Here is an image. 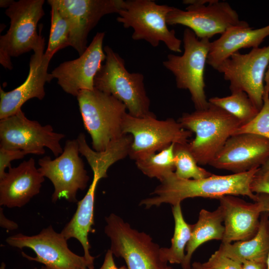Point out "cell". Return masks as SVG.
Masks as SVG:
<instances>
[{"instance_id": "52a82bcc", "label": "cell", "mask_w": 269, "mask_h": 269, "mask_svg": "<svg viewBox=\"0 0 269 269\" xmlns=\"http://www.w3.org/2000/svg\"><path fill=\"white\" fill-rule=\"evenodd\" d=\"M173 7L151 0H124L117 20L125 28L133 29V39L144 40L154 47L163 42L170 50L181 53L182 41L174 29L168 28L166 22Z\"/></svg>"}, {"instance_id": "4dcf8cb0", "label": "cell", "mask_w": 269, "mask_h": 269, "mask_svg": "<svg viewBox=\"0 0 269 269\" xmlns=\"http://www.w3.org/2000/svg\"><path fill=\"white\" fill-rule=\"evenodd\" d=\"M265 83L262 108L251 121L240 127L233 135L251 133L269 140V66L265 74Z\"/></svg>"}, {"instance_id": "8992f818", "label": "cell", "mask_w": 269, "mask_h": 269, "mask_svg": "<svg viewBox=\"0 0 269 269\" xmlns=\"http://www.w3.org/2000/svg\"><path fill=\"white\" fill-rule=\"evenodd\" d=\"M182 41L183 54H168L163 65L174 76L176 87L189 92L195 109H206L210 103L205 92L204 71L211 42L199 39L188 28L183 32Z\"/></svg>"}, {"instance_id": "d590c367", "label": "cell", "mask_w": 269, "mask_h": 269, "mask_svg": "<svg viewBox=\"0 0 269 269\" xmlns=\"http://www.w3.org/2000/svg\"><path fill=\"white\" fill-rule=\"evenodd\" d=\"M0 226L8 230H14L18 228V224L7 218L3 214V208H0Z\"/></svg>"}, {"instance_id": "3957f363", "label": "cell", "mask_w": 269, "mask_h": 269, "mask_svg": "<svg viewBox=\"0 0 269 269\" xmlns=\"http://www.w3.org/2000/svg\"><path fill=\"white\" fill-rule=\"evenodd\" d=\"M106 59L94 80V88L112 95L126 107L128 113L135 117L154 114L150 111V101L140 73H130L120 55L111 47L104 48Z\"/></svg>"}, {"instance_id": "603a6c76", "label": "cell", "mask_w": 269, "mask_h": 269, "mask_svg": "<svg viewBox=\"0 0 269 269\" xmlns=\"http://www.w3.org/2000/svg\"><path fill=\"white\" fill-rule=\"evenodd\" d=\"M218 250L242 264L246 261L267 263L269 251V212L261 214L259 228L254 237L233 243H222Z\"/></svg>"}, {"instance_id": "d6a6232c", "label": "cell", "mask_w": 269, "mask_h": 269, "mask_svg": "<svg viewBox=\"0 0 269 269\" xmlns=\"http://www.w3.org/2000/svg\"><path fill=\"white\" fill-rule=\"evenodd\" d=\"M250 187L254 194H269V159L259 168Z\"/></svg>"}, {"instance_id": "8fae6325", "label": "cell", "mask_w": 269, "mask_h": 269, "mask_svg": "<svg viewBox=\"0 0 269 269\" xmlns=\"http://www.w3.org/2000/svg\"><path fill=\"white\" fill-rule=\"evenodd\" d=\"M65 136L64 134L55 132L50 125L42 126L28 119L22 110L0 120V147L4 148L42 155L47 147L57 157L63 151L60 141Z\"/></svg>"}, {"instance_id": "e0dca14e", "label": "cell", "mask_w": 269, "mask_h": 269, "mask_svg": "<svg viewBox=\"0 0 269 269\" xmlns=\"http://www.w3.org/2000/svg\"><path fill=\"white\" fill-rule=\"evenodd\" d=\"M269 159V140L258 134L231 136L209 165L239 173L261 166Z\"/></svg>"}, {"instance_id": "44dd1931", "label": "cell", "mask_w": 269, "mask_h": 269, "mask_svg": "<svg viewBox=\"0 0 269 269\" xmlns=\"http://www.w3.org/2000/svg\"><path fill=\"white\" fill-rule=\"evenodd\" d=\"M269 36V24L253 29L247 26L231 27L211 42L207 64L215 70L233 53L242 48L259 47Z\"/></svg>"}, {"instance_id": "cb8c5ba5", "label": "cell", "mask_w": 269, "mask_h": 269, "mask_svg": "<svg viewBox=\"0 0 269 269\" xmlns=\"http://www.w3.org/2000/svg\"><path fill=\"white\" fill-rule=\"evenodd\" d=\"M76 139L80 153L86 158L93 175L101 179L107 177V171L111 165L129 156L133 137L130 134H124L112 141L102 151L92 149L88 144L84 133H80Z\"/></svg>"}, {"instance_id": "9a60e30c", "label": "cell", "mask_w": 269, "mask_h": 269, "mask_svg": "<svg viewBox=\"0 0 269 269\" xmlns=\"http://www.w3.org/2000/svg\"><path fill=\"white\" fill-rule=\"evenodd\" d=\"M70 27V46L81 55L87 48L90 31L104 15L118 13L123 0H54Z\"/></svg>"}, {"instance_id": "9c48e42d", "label": "cell", "mask_w": 269, "mask_h": 269, "mask_svg": "<svg viewBox=\"0 0 269 269\" xmlns=\"http://www.w3.org/2000/svg\"><path fill=\"white\" fill-rule=\"evenodd\" d=\"M122 131L133 137L129 156L135 161L158 152L173 143H188L193 134L172 118L159 120L154 114L135 117L128 113L123 121Z\"/></svg>"}, {"instance_id": "ac0fdd59", "label": "cell", "mask_w": 269, "mask_h": 269, "mask_svg": "<svg viewBox=\"0 0 269 269\" xmlns=\"http://www.w3.org/2000/svg\"><path fill=\"white\" fill-rule=\"evenodd\" d=\"M44 38L34 51L29 61V69L25 81L9 92L0 87V120L11 116L21 110L23 105L32 98L42 100L44 85L52 79L48 68L52 56L44 53Z\"/></svg>"}, {"instance_id": "277c9868", "label": "cell", "mask_w": 269, "mask_h": 269, "mask_svg": "<svg viewBox=\"0 0 269 269\" xmlns=\"http://www.w3.org/2000/svg\"><path fill=\"white\" fill-rule=\"evenodd\" d=\"M84 126L92 138V149L105 150L123 134L126 106L111 95L95 88L82 90L77 96Z\"/></svg>"}, {"instance_id": "d4e9b609", "label": "cell", "mask_w": 269, "mask_h": 269, "mask_svg": "<svg viewBox=\"0 0 269 269\" xmlns=\"http://www.w3.org/2000/svg\"><path fill=\"white\" fill-rule=\"evenodd\" d=\"M222 210L219 206L215 210H200L197 222L193 225L191 238L186 249L182 269H190L192 256L196 250L204 243L213 240H222L225 232Z\"/></svg>"}, {"instance_id": "f6af8a7d", "label": "cell", "mask_w": 269, "mask_h": 269, "mask_svg": "<svg viewBox=\"0 0 269 269\" xmlns=\"http://www.w3.org/2000/svg\"><path fill=\"white\" fill-rule=\"evenodd\" d=\"M190 269H195L191 267V268Z\"/></svg>"}, {"instance_id": "7a4b0ae2", "label": "cell", "mask_w": 269, "mask_h": 269, "mask_svg": "<svg viewBox=\"0 0 269 269\" xmlns=\"http://www.w3.org/2000/svg\"><path fill=\"white\" fill-rule=\"evenodd\" d=\"M177 121L195 134L187 145L200 165L209 164L227 139L243 125L238 119L210 103L206 109L183 113Z\"/></svg>"}, {"instance_id": "484cf974", "label": "cell", "mask_w": 269, "mask_h": 269, "mask_svg": "<svg viewBox=\"0 0 269 269\" xmlns=\"http://www.w3.org/2000/svg\"><path fill=\"white\" fill-rule=\"evenodd\" d=\"M181 204L172 207L174 221V230L169 248H160V256L165 263L180 264L183 263L186 246L190 240L193 225L188 224L184 220Z\"/></svg>"}, {"instance_id": "e575fe53", "label": "cell", "mask_w": 269, "mask_h": 269, "mask_svg": "<svg viewBox=\"0 0 269 269\" xmlns=\"http://www.w3.org/2000/svg\"><path fill=\"white\" fill-rule=\"evenodd\" d=\"M113 256L114 255L111 250H108L105 254L103 263L99 269H128L125 266L117 267Z\"/></svg>"}, {"instance_id": "f35d334b", "label": "cell", "mask_w": 269, "mask_h": 269, "mask_svg": "<svg viewBox=\"0 0 269 269\" xmlns=\"http://www.w3.org/2000/svg\"><path fill=\"white\" fill-rule=\"evenodd\" d=\"M213 0H184L183 1L184 4L187 5H205L212 2Z\"/></svg>"}, {"instance_id": "7402d4cb", "label": "cell", "mask_w": 269, "mask_h": 269, "mask_svg": "<svg viewBox=\"0 0 269 269\" xmlns=\"http://www.w3.org/2000/svg\"><path fill=\"white\" fill-rule=\"evenodd\" d=\"M100 180L97 176L93 175L86 194L83 199L78 201L75 213L60 232L67 240L75 238L80 243L84 250V256L89 265V269H94L95 257L91 255L90 249L91 247L88 236L93 231L95 192Z\"/></svg>"}, {"instance_id": "1f68e13d", "label": "cell", "mask_w": 269, "mask_h": 269, "mask_svg": "<svg viewBox=\"0 0 269 269\" xmlns=\"http://www.w3.org/2000/svg\"><path fill=\"white\" fill-rule=\"evenodd\" d=\"M201 265L204 269H242V264L225 256L218 250Z\"/></svg>"}, {"instance_id": "ffe728a7", "label": "cell", "mask_w": 269, "mask_h": 269, "mask_svg": "<svg viewBox=\"0 0 269 269\" xmlns=\"http://www.w3.org/2000/svg\"><path fill=\"white\" fill-rule=\"evenodd\" d=\"M44 177L32 157L8 168L0 179V205L20 208L40 192Z\"/></svg>"}, {"instance_id": "836d02e7", "label": "cell", "mask_w": 269, "mask_h": 269, "mask_svg": "<svg viewBox=\"0 0 269 269\" xmlns=\"http://www.w3.org/2000/svg\"><path fill=\"white\" fill-rule=\"evenodd\" d=\"M28 153L24 150L0 147V179L6 174L5 169L11 167L12 160L22 159Z\"/></svg>"}, {"instance_id": "4fadbf2b", "label": "cell", "mask_w": 269, "mask_h": 269, "mask_svg": "<svg viewBox=\"0 0 269 269\" xmlns=\"http://www.w3.org/2000/svg\"><path fill=\"white\" fill-rule=\"evenodd\" d=\"M6 242L10 246L22 249L29 248L35 257L22 252V256L28 260L37 262L51 269H89L84 256H79L68 248L67 240L50 225L35 235L18 233L8 237Z\"/></svg>"}, {"instance_id": "4316f807", "label": "cell", "mask_w": 269, "mask_h": 269, "mask_svg": "<svg viewBox=\"0 0 269 269\" xmlns=\"http://www.w3.org/2000/svg\"><path fill=\"white\" fill-rule=\"evenodd\" d=\"M208 102L238 119L243 125L251 121L259 112L244 91L232 92L226 97H212Z\"/></svg>"}, {"instance_id": "5b68a950", "label": "cell", "mask_w": 269, "mask_h": 269, "mask_svg": "<svg viewBox=\"0 0 269 269\" xmlns=\"http://www.w3.org/2000/svg\"><path fill=\"white\" fill-rule=\"evenodd\" d=\"M44 0H19L14 1L7 8L5 14L10 18L7 32L0 37V63L6 69L11 70V58L37 48L44 38L42 26L39 32L37 27L44 15Z\"/></svg>"}, {"instance_id": "ba28073f", "label": "cell", "mask_w": 269, "mask_h": 269, "mask_svg": "<svg viewBox=\"0 0 269 269\" xmlns=\"http://www.w3.org/2000/svg\"><path fill=\"white\" fill-rule=\"evenodd\" d=\"M105 233L111 241L114 256L123 258L128 269H173L160 256L159 245L144 232L131 227L120 216L105 217Z\"/></svg>"}, {"instance_id": "f546056e", "label": "cell", "mask_w": 269, "mask_h": 269, "mask_svg": "<svg viewBox=\"0 0 269 269\" xmlns=\"http://www.w3.org/2000/svg\"><path fill=\"white\" fill-rule=\"evenodd\" d=\"M174 173L178 177L186 179H200L212 174L198 166L189 150L187 143H175L174 147Z\"/></svg>"}, {"instance_id": "d6986e66", "label": "cell", "mask_w": 269, "mask_h": 269, "mask_svg": "<svg viewBox=\"0 0 269 269\" xmlns=\"http://www.w3.org/2000/svg\"><path fill=\"white\" fill-rule=\"evenodd\" d=\"M219 200L225 227L222 243L245 241L254 237L259 230L263 212L261 203L247 202L234 195L224 196Z\"/></svg>"}, {"instance_id": "83f0119b", "label": "cell", "mask_w": 269, "mask_h": 269, "mask_svg": "<svg viewBox=\"0 0 269 269\" xmlns=\"http://www.w3.org/2000/svg\"><path fill=\"white\" fill-rule=\"evenodd\" d=\"M174 144L173 143L158 152L135 160L137 168L148 177L156 178L161 182L175 171Z\"/></svg>"}, {"instance_id": "30bf717a", "label": "cell", "mask_w": 269, "mask_h": 269, "mask_svg": "<svg viewBox=\"0 0 269 269\" xmlns=\"http://www.w3.org/2000/svg\"><path fill=\"white\" fill-rule=\"evenodd\" d=\"M269 66V44L252 48L247 53L237 52L216 70L229 82L231 93L244 91L260 111L263 105L265 77Z\"/></svg>"}, {"instance_id": "b9f144b4", "label": "cell", "mask_w": 269, "mask_h": 269, "mask_svg": "<svg viewBox=\"0 0 269 269\" xmlns=\"http://www.w3.org/2000/svg\"><path fill=\"white\" fill-rule=\"evenodd\" d=\"M6 265L4 262H2L0 264V269H5Z\"/></svg>"}, {"instance_id": "ab89813d", "label": "cell", "mask_w": 269, "mask_h": 269, "mask_svg": "<svg viewBox=\"0 0 269 269\" xmlns=\"http://www.w3.org/2000/svg\"><path fill=\"white\" fill-rule=\"evenodd\" d=\"M14 0H0V6L1 7H6L7 8L12 4Z\"/></svg>"}, {"instance_id": "8d00e7d4", "label": "cell", "mask_w": 269, "mask_h": 269, "mask_svg": "<svg viewBox=\"0 0 269 269\" xmlns=\"http://www.w3.org/2000/svg\"><path fill=\"white\" fill-rule=\"evenodd\" d=\"M242 269H267V263L246 261L242 264Z\"/></svg>"}, {"instance_id": "7c38bea8", "label": "cell", "mask_w": 269, "mask_h": 269, "mask_svg": "<svg viewBox=\"0 0 269 269\" xmlns=\"http://www.w3.org/2000/svg\"><path fill=\"white\" fill-rule=\"evenodd\" d=\"M79 154L77 139H68L62 153L55 159L45 156L39 159V171L53 185L51 197L53 203L62 198L77 203V192L87 187L89 177Z\"/></svg>"}, {"instance_id": "f1b7e54d", "label": "cell", "mask_w": 269, "mask_h": 269, "mask_svg": "<svg viewBox=\"0 0 269 269\" xmlns=\"http://www.w3.org/2000/svg\"><path fill=\"white\" fill-rule=\"evenodd\" d=\"M51 6V27L45 53L53 56L59 50L70 46V27L67 20L60 12L54 0H48Z\"/></svg>"}, {"instance_id": "7bdbcfd3", "label": "cell", "mask_w": 269, "mask_h": 269, "mask_svg": "<svg viewBox=\"0 0 269 269\" xmlns=\"http://www.w3.org/2000/svg\"><path fill=\"white\" fill-rule=\"evenodd\" d=\"M32 269H50L47 267H46L45 266H42V267H41L40 268H34Z\"/></svg>"}, {"instance_id": "2e32d148", "label": "cell", "mask_w": 269, "mask_h": 269, "mask_svg": "<svg viewBox=\"0 0 269 269\" xmlns=\"http://www.w3.org/2000/svg\"><path fill=\"white\" fill-rule=\"evenodd\" d=\"M104 32H97L79 57L61 63L51 72L53 79L66 93L77 96L82 90L94 89V80L106 59Z\"/></svg>"}, {"instance_id": "5bb4252c", "label": "cell", "mask_w": 269, "mask_h": 269, "mask_svg": "<svg viewBox=\"0 0 269 269\" xmlns=\"http://www.w3.org/2000/svg\"><path fill=\"white\" fill-rule=\"evenodd\" d=\"M168 25H182L191 29L199 39H210L229 28L249 25L226 1L213 0L205 5H188L184 10L173 7L166 17Z\"/></svg>"}, {"instance_id": "60d3db41", "label": "cell", "mask_w": 269, "mask_h": 269, "mask_svg": "<svg viewBox=\"0 0 269 269\" xmlns=\"http://www.w3.org/2000/svg\"><path fill=\"white\" fill-rule=\"evenodd\" d=\"M191 267L195 269H204L201 265V263L195 262L191 265Z\"/></svg>"}, {"instance_id": "ee69618b", "label": "cell", "mask_w": 269, "mask_h": 269, "mask_svg": "<svg viewBox=\"0 0 269 269\" xmlns=\"http://www.w3.org/2000/svg\"><path fill=\"white\" fill-rule=\"evenodd\" d=\"M267 269H269V251L268 253L267 260Z\"/></svg>"}, {"instance_id": "74e56055", "label": "cell", "mask_w": 269, "mask_h": 269, "mask_svg": "<svg viewBox=\"0 0 269 269\" xmlns=\"http://www.w3.org/2000/svg\"><path fill=\"white\" fill-rule=\"evenodd\" d=\"M256 194L257 195L256 201H258L261 203L262 206L263 212H269V194L265 193Z\"/></svg>"}, {"instance_id": "6da1fadb", "label": "cell", "mask_w": 269, "mask_h": 269, "mask_svg": "<svg viewBox=\"0 0 269 269\" xmlns=\"http://www.w3.org/2000/svg\"><path fill=\"white\" fill-rule=\"evenodd\" d=\"M258 169L226 175L212 174L200 179L181 178L172 172L151 193L154 196L141 200L139 205L148 209L164 203L174 206L189 198L219 199L226 195L246 196L255 202L257 195L252 192L250 186Z\"/></svg>"}]
</instances>
